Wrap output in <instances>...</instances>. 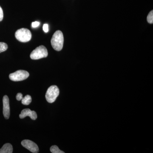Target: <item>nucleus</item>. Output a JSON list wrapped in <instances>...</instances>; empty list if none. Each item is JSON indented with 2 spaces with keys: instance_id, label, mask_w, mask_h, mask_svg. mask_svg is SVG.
<instances>
[{
  "instance_id": "1",
  "label": "nucleus",
  "mask_w": 153,
  "mask_h": 153,
  "mask_svg": "<svg viewBox=\"0 0 153 153\" xmlns=\"http://www.w3.org/2000/svg\"><path fill=\"white\" fill-rule=\"evenodd\" d=\"M64 38L63 33L57 30L54 33L51 39V43L53 49L57 51H60L63 47Z\"/></svg>"
},
{
  "instance_id": "2",
  "label": "nucleus",
  "mask_w": 153,
  "mask_h": 153,
  "mask_svg": "<svg viewBox=\"0 0 153 153\" xmlns=\"http://www.w3.org/2000/svg\"><path fill=\"white\" fill-rule=\"evenodd\" d=\"M15 37L18 41L22 42H27L32 38V34L30 30L26 28H22L17 30Z\"/></svg>"
},
{
  "instance_id": "3",
  "label": "nucleus",
  "mask_w": 153,
  "mask_h": 153,
  "mask_svg": "<svg viewBox=\"0 0 153 153\" xmlns=\"http://www.w3.org/2000/svg\"><path fill=\"white\" fill-rule=\"evenodd\" d=\"M48 51L44 46H39L31 52L30 58L33 60H38L41 58L46 57L48 56Z\"/></svg>"
},
{
  "instance_id": "4",
  "label": "nucleus",
  "mask_w": 153,
  "mask_h": 153,
  "mask_svg": "<svg viewBox=\"0 0 153 153\" xmlns=\"http://www.w3.org/2000/svg\"><path fill=\"white\" fill-rule=\"evenodd\" d=\"M60 91L56 85H52L48 88L46 94V98L49 103H53L59 95Z\"/></svg>"
},
{
  "instance_id": "5",
  "label": "nucleus",
  "mask_w": 153,
  "mask_h": 153,
  "mask_svg": "<svg viewBox=\"0 0 153 153\" xmlns=\"http://www.w3.org/2000/svg\"><path fill=\"white\" fill-rule=\"evenodd\" d=\"M30 75L29 72L25 70H18L14 73H11L9 75L10 79L12 81H20L25 80Z\"/></svg>"
},
{
  "instance_id": "6",
  "label": "nucleus",
  "mask_w": 153,
  "mask_h": 153,
  "mask_svg": "<svg viewBox=\"0 0 153 153\" xmlns=\"http://www.w3.org/2000/svg\"><path fill=\"white\" fill-rule=\"evenodd\" d=\"M22 145L32 153H37L39 152V148L37 145L30 140H24L22 142Z\"/></svg>"
},
{
  "instance_id": "7",
  "label": "nucleus",
  "mask_w": 153,
  "mask_h": 153,
  "mask_svg": "<svg viewBox=\"0 0 153 153\" xmlns=\"http://www.w3.org/2000/svg\"><path fill=\"white\" fill-rule=\"evenodd\" d=\"M3 114L6 119H8L10 116V102L8 97L5 95L3 97Z\"/></svg>"
},
{
  "instance_id": "8",
  "label": "nucleus",
  "mask_w": 153,
  "mask_h": 153,
  "mask_svg": "<svg viewBox=\"0 0 153 153\" xmlns=\"http://www.w3.org/2000/svg\"><path fill=\"white\" fill-rule=\"evenodd\" d=\"M27 116L30 117L33 120H36L37 118V115L36 111H31L29 108L23 109L21 114L19 115V117L21 119L24 118Z\"/></svg>"
},
{
  "instance_id": "9",
  "label": "nucleus",
  "mask_w": 153,
  "mask_h": 153,
  "mask_svg": "<svg viewBox=\"0 0 153 153\" xmlns=\"http://www.w3.org/2000/svg\"><path fill=\"white\" fill-rule=\"evenodd\" d=\"M13 152V146L10 143L4 145L0 149V153H12Z\"/></svg>"
},
{
  "instance_id": "10",
  "label": "nucleus",
  "mask_w": 153,
  "mask_h": 153,
  "mask_svg": "<svg viewBox=\"0 0 153 153\" xmlns=\"http://www.w3.org/2000/svg\"><path fill=\"white\" fill-rule=\"evenodd\" d=\"M22 104L25 105H29L32 102V97L30 95H27L22 100Z\"/></svg>"
},
{
  "instance_id": "11",
  "label": "nucleus",
  "mask_w": 153,
  "mask_h": 153,
  "mask_svg": "<svg viewBox=\"0 0 153 153\" xmlns=\"http://www.w3.org/2000/svg\"><path fill=\"white\" fill-rule=\"evenodd\" d=\"M50 151L52 153H64L63 151L60 150L57 146H53L50 148Z\"/></svg>"
},
{
  "instance_id": "12",
  "label": "nucleus",
  "mask_w": 153,
  "mask_h": 153,
  "mask_svg": "<svg viewBox=\"0 0 153 153\" xmlns=\"http://www.w3.org/2000/svg\"><path fill=\"white\" fill-rule=\"evenodd\" d=\"M8 49V45L4 42H0V53L4 52Z\"/></svg>"
},
{
  "instance_id": "13",
  "label": "nucleus",
  "mask_w": 153,
  "mask_h": 153,
  "mask_svg": "<svg viewBox=\"0 0 153 153\" xmlns=\"http://www.w3.org/2000/svg\"><path fill=\"white\" fill-rule=\"evenodd\" d=\"M148 23L150 24H152L153 23V11H151L149 13L148 15L147 18Z\"/></svg>"
},
{
  "instance_id": "14",
  "label": "nucleus",
  "mask_w": 153,
  "mask_h": 153,
  "mask_svg": "<svg viewBox=\"0 0 153 153\" xmlns=\"http://www.w3.org/2000/svg\"><path fill=\"white\" fill-rule=\"evenodd\" d=\"M43 30L45 33H47L49 31V25L47 24H44L43 26Z\"/></svg>"
},
{
  "instance_id": "15",
  "label": "nucleus",
  "mask_w": 153,
  "mask_h": 153,
  "mask_svg": "<svg viewBox=\"0 0 153 153\" xmlns=\"http://www.w3.org/2000/svg\"><path fill=\"white\" fill-rule=\"evenodd\" d=\"M40 22H33L32 24V27L33 28H36L40 25Z\"/></svg>"
},
{
  "instance_id": "16",
  "label": "nucleus",
  "mask_w": 153,
  "mask_h": 153,
  "mask_svg": "<svg viewBox=\"0 0 153 153\" xmlns=\"http://www.w3.org/2000/svg\"><path fill=\"white\" fill-rule=\"evenodd\" d=\"M16 97V99L18 101H20V100H22V98H23V95H22V93H18L17 94Z\"/></svg>"
},
{
  "instance_id": "17",
  "label": "nucleus",
  "mask_w": 153,
  "mask_h": 153,
  "mask_svg": "<svg viewBox=\"0 0 153 153\" xmlns=\"http://www.w3.org/2000/svg\"><path fill=\"white\" fill-rule=\"evenodd\" d=\"M3 18H4V13H3V11L2 9L0 6V22L2 21Z\"/></svg>"
}]
</instances>
